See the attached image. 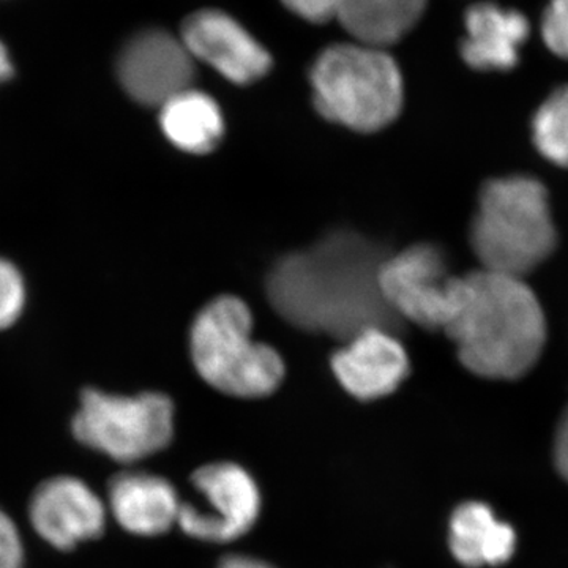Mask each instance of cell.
I'll use <instances>...</instances> for the list:
<instances>
[{
    "label": "cell",
    "mask_w": 568,
    "mask_h": 568,
    "mask_svg": "<svg viewBox=\"0 0 568 568\" xmlns=\"http://www.w3.org/2000/svg\"><path fill=\"white\" fill-rule=\"evenodd\" d=\"M386 253L354 231H334L276 263L267 278L275 312L302 331L347 342L366 328L394 332L402 321L381 293Z\"/></svg>",
    "instance_id": "cell-1"
},
{
    "label": "cell",
    "mask_w": 568,
    "mask_h": 568,
    "mask_svg": "<svg viewBox=\"0 0 568 568\" xmlns=\"http://www.w3.org/2000/svg\"><path fill=\"white\" fill-rule=\"evenodd\" d=\"M446 334L474 375L518 379L540 357L547 324L525 280L480 268L465 276L462 302Z\"/></svg>",
    "instance_id": "cell-2"
},
{
    "label": "cell",
    "mask_w": 568,
    "mask_h": 568,
    "mask_svg": "<svg viewBox=\"0 0 568 568\" xmlns=\"http://www.w3.org/2000/svg\"><path fill=\"white\" fill-rule=\"evenodd\" d=\"M470 245L481 271L528 275L556 246L547 189L525 175L489 181L470 224Z\"/></svg>",
    "instance_id": "cell-3"
},
{
    "label": "cell",
    "mask_w": 568,
    "mask_h": 568,
    "mask_svg": "<svg viewBox=\"0 0 568 568\" xmlns=\"http://www.w3.org/2000/svg\"><path fill=\"white\" fill-rule=\"evenodd\" d=\"M310 80L320 114L354 132H379L402 112V71L379 48L361 43L327 48L313 65Z\"/></svg>",
    "instance_id": "cell-4"
},
{
    "label": "cell",
    "mask_w": 568,
    "mask_h": 568,
    "mask_svg": "<svg viewBox=\"0 0 568 568\" xmlns=\"http://www.w3.org/2000/svg\"><path fill=\"white\" fill-rule=\"evenodd\" d=\"M253 317L241 298L223 295L205 305L190 336L194 368L205 383L237 398L274 394L284 377L282 355L254 342Z\"/></svg>",
    "instance_id": "cell-5"
},
{
    "label": "cell",
    "mask_w": 568,
    "mask_h": 568,
    "mask_svg": "<svg viewBox=\"0 0 568 568\" xmlns=\"http://www.w3.org/2000/svg\"><path fill=\"white\" fill-rule=\"evenodd\" d=\"M74 437L119 463L159 454L174 437V405L156 392L134 396L89 388L73 418Z\"/></svg>",
    "instance_id": "cell-6"
},
{
    "label": "cell",
    "mask_w": 568,
    "mask_h": 568,
    "mask_svg": "<svg viewBox=\"0 0 568 568\" xmlns=\"http://www.w3.org/2000/svg\"><path fill=\"white\" fill-rule=\"evenodd\" d=\"M379 284L384 301L399 321L446 332L457 315L465 276L450 274L444 253L435 245L420 244L387 256Z\"/></svg>",
    "instance_id": "cell-7"
},
{
    "label": "cell",
    "mask_w": 568,
    "mask_h": 568,
    "mask_svg": "<svg viewBox=\"0 0 568 568\" xmlns=\"http://www.w3.org/2000/svg\"><path fill=\"white\" fill-rule=\"evenodd\" d=\"M196 500L182 503L179 528L194 540L230 544L260 518L261 491L248 470L234 463H212L193 474Z\"/></svg>",
    "instance_id": "cell-8"
},
{
    "label": "cell",
    "mask_w": 568,
    "mask_h": 568,
    "mask_svg": "<svg viewBox=\"0 0 568 568\" xmlns=\"http://www.w3.org/2000/svg\"><path fill=\"white\" fill-rule=\"evenodd\" d=\"M118 74L133 100L162 108L192 89L194 59L182 39L164 31H145L123 48Z\"/></svg>",
    "instance_id": "cell-9"
},
{
    "label": "cell",
    "mask_w": 568,
    "mask_h": 568,
    "mask_svg": "<svg viewBox=\"0 0 568 568\" xmlns=\"http://www.w3.org/2000/svg\"><path fill=\"white\" fill-rule=\"evenodd\" d=\"M185 47L194 61H203L234 84H252L271 70L272 59L263 44L219 10L190 14L182 26Z\"/></svg>",
    "instance_id": "cell-10"
},
{
    "label": "cell",
    "mask_w": 568,
    "mask_h": 568,
    "mask_svg": "<svg viewBox=\"0 0 568 568\" xmlns=\"http://www.w3.org/2000/svg\"><path fill=\"white\" fill-rule=\"evenodd\" d=\"M29 515L33 529L62 551L102 536L106 508L80 478L55 477L33 493Z\"/></svg>",
    "instance_id": "cell-11"
},
{
    "label": "cell",
    "mask_w": 568,
    "mask_h": 568,
    "mask_svg": "<svg viewBox=\"0 0 568 568\" xmlns=\"http://www.w3.org/2000/svg\"><path fill=\"white\" fill-rule=\"evenodd\" d=\"M332 372L347 394L373 402L402 386L409 373V358L394 332L366 328L336 351Z\"/></svg>",
    "instance_id": "cell-12"
},
{
    "label": "cell",
    "mask_w": 568,
    "mask_h": 568,
    "mask_svg": "<svg viewBox=\"0 0 568 568\" xmlns=\"http://www.w3.org/2000/svg\"><path fill=\"white\" fill-rule=\"evenodd\" d=\"M108 500L119 525L134 536L155 537L178 525L182 500L168 478L126 470L112 478Z\"/></svg>",
    "instance_id": "cell-13"
},
{
    "label": "cell",
    "mask_w": 568,
    "mask_h": 568,
    "mask_svg": "<svg viewBox=\"0 0 568 568\" xmlns=\"http://www.w3.org/2000/svg\"><path fill=\"white\" fill-rule=\"evenodd\" d=\"M528 36L525 14L500 9L495 3H477L466 11L462 55L476 70H510L517 65L519 47Z\"/></svg>",
    "instance_id": "cell-14"
},
{
    "label": "cell",
    "mask_w": 568,
    "mask_h": 568,
    "mask_svg": "<svg viewBox=\"0 0 568 568\" xmlns=\"http://www.w3.org/2000/svg\"><path fill=\"white\" fill-rule=\"evenodd\" d=\"M448 545L462 566L495 567L506 564L517 549V534L497 519L484 503H465L454 511L448 525Z\"/></svg>",
    "instance_id": "cell-15"
},
{
    "label": "cell",
    "mask_w": 568,
    "mask_h": 568,
    "mask_svg": "<svg viewBox=\"0 0 568 568\" xmlns=\"http://www.w3.org/2000/svg\"><path fill=\"white\" fill-rule=\"evenodd\" d=\"M426 2L428 0H343L336 20L355 43L384 50L417 24Z\"/></svg>",
    "instance_id": "cell-16"
},
{
    "label": "cell",
    "mask_w": 568,
    "mask_h": 568,
    "mask_svg": "<svg viewBox=\"0 0 568 568\" xmlns=\"http://www.w3.org/2000/svg\"><path fill=\"white\" fill-rule=\"evenodd\" d=\"M164 136L183 152H212L223 140L224 121L219 104L194 89L179 93L160 108Z\"/></svg>",
    "instance_id": "cell-17"
},
{
    "label": "cell",
    "mask_w": 568,
    "mask_h": 568,
    "mask_svg": "<svg viewBox=\"0 0 568 568\" xmlns=\"http://www.w3.org/2000/svg\"><path fill=\"white\" fill-rule=\"evenodd\" d=\"M534 144L538 152L568 168V85L558 89L538 108L532 122Z\"/></svg>",
    "instance_id": "cell-18"
},
{
    "label": "cell",
    "mask_w": 568,
    "mask_h": 568,
    "mask_svg": "<svg viewBox=\"0 0 568 568\" xmlns=\"http://www.w3.org/2000/svg\"><path fill=\"white\" fill-rule=\"evenodd\" d=\"M26 305V284L17 265L0 257V331L17 323Z\"/></svg>",
    "instance_id": "cell-19"
},
{
    "label": "cell",
    "mask_w": 568,
    "mask_h": 568,
    "mask_svg": "<svg viewBox=\"0 0 568 568\" xmlns=\"http://www.w3.org/2000/svg\"><path fill=\"white\" fill-rule=\"evenodd\" d=\"M541 36L552 54L568 59V0H551L541 21Z\"/></svg>",
    "instance_id": "cell-20"
},
{
    "label": "cell",
    "mask_w": 568,
    "mask_h": 568,
    "mask_svg": "<svg viewBox=\"0 0 568 568\" xmlns=\"http://www.w3.org/2000/svg\"><path fill=\"white\" fill-rule=\"evenodd\" d=\"M0 568H24V548L17 525L0 510Z\"/></svg>",
    "instance_id": "cell-21"
},
{
    "label": "cell",
    "mask_w": 568,
    "mask_h": 568,
    "mask_svg": "<svg viewBox=\"0 0 568 568\" xmlns=\"http://www.w3.org/2000/svg\"><path fill=\"white\" fill-rule=\"evenodd\" d=\"M282 2L297 17L316 24L336 20L343 6V0H282Z\"/></svg>",
    "instance_id": "cell-22"
},
{
    "label": "cell",
    "mask_w": 568,
    "mask_h": 568,
    "mask_svg": "<svg viewBox=\"0 0 568 568\" xmlns=\"http://www.w3.org/2000/svg\"><path fill=\"white\" fill-rule=\"evenodd\" d=\"M555 459L560 476L568 481V407L560 420L555 443Z\"/></svg>",
    "instance_id": "cell-23"
},
{
    "label": "cell",
    "mask_w": 568,
    "mask_h": 568,
    "mask_svg": "<svg viewBox=\"0 0 568 568\" xmlns=\"http://www.w3.org/2000/svg\"><path fill=\"white\" fill-rule=\"evenodd\" d=\"M219 568H275L271 566V564L264 562V560L257 558H250V556L244 555H234L227 556L224 558L222 562H220Z\"/></svg>",
    "instance_id": "cell-24"
},
{
    "label": "cell",
    "mask_w": 568,
    "mask_h": 568,
    "mask_svg": "<svg viewBox=\"0 0 568 568\" xmlns=\"http://www.w3.org/2000/svg\"><path fill=\"white\" fill-rule=\"evenodd\" d=\"M11 74H13V67H11L9 52H7V48L0 43V82L10 80Z\"/></svg>",
    "instance_id": "cell-25"
}]
</instances>
